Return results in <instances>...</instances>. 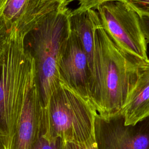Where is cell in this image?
<instances>
[{
	"label": "cell",
	"instance_id": "cell-7",
	"mask_svg": "<svg viewBox=\"0 0 149 149\" xmlns=\"http://www.w3.org/2000/svg\"><path fill=\"white\" fill-rule=\"evenodd\" d=\"M58 73L63 85L90 104V64L80 40L70 30L62 48Z\"/></svg>",
	"mask_w": 149,
	"mask_h": 149
},
{
	"label": "cell",
	"instance_id": "cell-1",
	"mask_svg": "<svg viewBox=\"0 0 149 149\" xmlns=\"http://www.w3.org/2000/svg\"><path fill=\"white\" fill-rule=\"evenodd\" d=\"M145 61L119 47L102 27L96 29L90 104L100 115L122 111Z\"/></svg>",
	"mask_w": 149,
	"mask_h": 149
},
{
	"label": "cell",
	"instance_id": "cell-11",
	"mask_svg": "<svg viewBox=\"0 0 149 149\" xmlns=\"http://www.w3.org/2000/svg\"><path fill=\"white\" fill-rule=\"evenodd\" d=\"M125 125L135 124L149 116V59L141 68L122 110Z\"/></svg>",
	"mask_w": 149,
	"mask_h": 149
},
{
	"label": "cell",
	"instance_id": "cell-19",
	"mask_svg": "<svg viewBox=\"0 0 149 149\" xmlns=\"http://www.w3.org/2000/svg\"><path fill=\"white\" fill-rule=\"evenodd\" d=\"M0 149H7L3 139L0 136Z\"/></svg>",
	"mask_w": 149,
	"mask_h": 149
},
{
	"label": "cell",
	"instance_id": "cell-13",
	"mask_svg": "<svg viewBox=\"0 0 149 149\" xmlns=\"http://www.w3.org/2000/svg\"><path fill=\"white\" fill-rule=\"evenodd\" d=\"M139 16H149V0H122Z\"/></svg>",
	"mask_w": 149,
	"mask_h": 149
},
{
	"label": "cell",
	"instance_id": "cell-12",
	"mask_svg": "<svg viewBox=\"0 0 149 149\" xmlns=\"http://www.w3.org/2000/svg\"><path fill=\"white\" fill-rule=\"evenodd\" d=\"M63 141L59 139H50L40 134L32 149H61Z\"/></svg>",
	"mask_w": 149,
	"mask_h": 149
},
{
	"label": "cell",
	"instance_id": "cell-4",
	"mask_svg": "<svg viewBox=\"0 0 149 149\" xmlns=\"http://www.w3.org/2000/svg\"><path fill=\"white\" fill-rule=\"evenodd\" d=\"M97 113L88 102L61 83L42 109L40 133L64 141L87 142L94 139Z\"/></svg>",
	"mask_w": 149,
	"mask_h": 149
},
{
	"label": "cell",
	"instance_id": "cell-6",
	"mask_svg": "<svg viewBox=\"0 0 149 149\" xmlns=\"http://www.w3.org/2000/svg\"><path fill=\"white\" fill-rule=\"evenodd\" d=\"M94 135L97 149H149V116L125 125L122 111L109 117L97 113Z\"/></svg>",
	"mask_w": 149,
	"mask_h": 149
},
{
	"label": "cell",
	"instance_id": "cell-8",
	"mask_svg": "<svg viewBox=\"0 0 149 149\" xmlns=\"http://www.w3.org/2000/svg\"><path fill=\"white\" fill-rule=\"evenodd\" d=\"M70 0H8L3 13V23L27 34L52 12L67 6Z\"/></svg>",
	"mask_w": 149,
	"mask_h": 149
},
{
	"label": "cell",
	"instance_id": "cell-16",
	"mask_svg": "<svg viewBox=\"0 0 149 149\" xmlns=\"http://www.w3.org/2000/svg\"><path fill=\"white\" fill-rule=\"evenodd\" d=\"M140 22L146 42H149V16H140Z\"/></svg>",
	"mask_w": 149,
	"mask_h": 149
},
{
	"label": "cell",
	"instance_id": "cell-2",
	"mask_svg": "<svg viewBox=\"0 0 149 149\" xmlns=\"http://www.w3.org/2000/svg\"><path fill=\"white\" fill-rule=\"evenodd\" d=\"M24 35L15 27L9 29L0 55V136L7 149L27 95L37 83L34 59L24 47Z\"/></svg>",
	"mask_w": 149,
	"mask_h": 149
},
{
	"label": "cell",
	"instance_id": "cell-14",
	"mask_svg": "<svg viewBox=\"0 0 149 149\" xmlns=\"http://www.w3.org/2000/svg\"><path fill=\"white\" fill-rule=\"evenodd\" d=\"M61 149H97L95 139L86 143L64 141Z\"/></svg>",
	"mask_w": 149,
	"mask_h": 149
},
{
	"label": "cell",
	"instance_id": "cell-5",
	"mask_svg": "<svg viewBox=\"0 0 149 149\" xmlns=\"http://www.w3.org/2000/svg\"><path fill=\"white\" fill-rule=\"evenodd\" d=\"M95 10L101 27L119 47L141 59H148L147 42L135 10L122 0L103 2Z\"/></svg>",
	"mask_w": 149,
	"mask_h": 149
},
{
	"label": "cell",
	"instance_id": "cell-18",
	"mask_svg": "<svg viewBox=\"0 0 149 149\" xmlns=\"http://www.w3.org/2000/svg\"><path fill=\"white\" fill-rule=\"evenodd\" d=\"M7 1L8 0H0V26L3 23L2 17Z\"/></svg>",
	"mask_w": 149,
	"mask_h": 149
},
{
	"label": "cell",
	"instance_id": "cell-17",
	"mask_svg": "<svg viewBox=\"0 0 149 149\" xmlns=\"http://www.w3.org/2000/svg\"><path fill=\"white\" fill-rule=\"evenodd\" d=\"M9 30L6 27L4 23L0 26V55L3 51L5 46Z\"/></svg>",
	"mask_w": 149,
	"mask_h": 149
},
{
	"label": "cell",
	"instance_id": "cell-9",
	"mask_svg": "<svg viewBox=\"0 0 149 149\" xmlns=\"http://www.w3.org/2000/svg\"><path fill=\"white\" fill-rule=\"evenodd\" d=\"M42 106L37 83L29 90L9 149H32L40 135Z\"/></svg>",
	"mask_w": 149,
	"mask_h": 149
},
{
	"label": "cell",
	"instance_id": "cell-10",
	"mask_svg": "<svg viewBox=\"0 0 149 149\" xmlns=\"http://www.w3.org/2000/svg\"><path fill=\"white\" fill-rule=\"evenodd\" d=\"M70 30L80 40L88 58L91 73L93 61L94 34L101 27L98 13L95 9L77 6L70 10L68 15Z\"/></svg>",
	"mask_w": 149,
	"mask_h": 149
},
{
	"label": "cell",
	"instance_id": "cell-3",
	"mask_svg": "<svg viewBox=\"0 0 149 149\" xmlns=\"http://www.w3.org/2000/svg\"><path fill=\"white\" fill-rule=\"evenodd\" d=\"M69 11L67 6L52 12L24 36V48L34 61L42 108L47 106L51 94L61 84L59 63L70 31Z\"/></svg>",
	"mask_w": 149,
	"mask_h": 149
},
{
	"label": "cell",
	"instance_id": "cell-15",
	"mask_svg": "<svg viewBox=\"0 0 149 149\" xmlns=\"http://www.w3.org/2000/svg\"><path fill=\"white\" fill-rule=\"evenodd\" d=\"M72 2L77 1L79 2L78 6L81 7L96 9V8L103 2L112 0H70Z\"/></svg>",
	"mask_w": 149,
	"mask_h": 149
}]
</instances>
